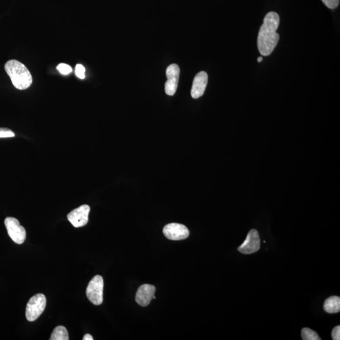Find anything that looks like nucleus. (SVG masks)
Instances as JSON below:
<instances>
[{
  "mask_svg": "<svg viewBox=\"0 0 340 340\" xmlns=\"http://www.w3.org/2000/svg\"><path fill=\"white\" fill-rule=\"evenodd\" d=\"M279 24L280 17L278 13L270 12L265 15L257 39L258 48L262 56H269L278 45L280 36L277 31Z\"/></svg>",
  "mask_w": 340,
  "mask_h": 340,
  "instance_id": "obj_1",
  "label": "nucleus"
},
{
  "mask_svg": "<svg viewBox=\"0 0 340 340\" xmlns=\"http://www.w3.org/2000/svg\"><path fill=\"white\" fill-rule=\"evenodd\" d=\"M103 279L100 275H96L89 282L86 294L89 300L94 305L99 306L103 303Z\"/></svg>",
  "mask_w": 340,
  "mask_h": 340,
  "instance_id": "obj_4",
  "label": "nucleus"
},
{
  "mask_svg": "<svg viewBox=\"0 0 340 340\" xmlns=\"http://www.w3.org/2000/svg\"><path fill=\"white\" fill-rule=\"evenodd\" d=\"M5 70L16 89L26 90L31 86V73L23 63L15 59L10 60L5 64Z\"/></svg>",
  "mask_w": 340,
  "mask_h": 340,
  "instance_id": "obj_2",
  "label": "nucleus"
},
{
  "mask_svg": "<svg viewBox=\"0 0 340 340\" xmlns=\"http://www.w3.org/2000/svg\"><path fill=\"white\" fill-rule=\"evenodd\" d=\"M75 73L76 76L80 79L85 78V68L83 65H77L76 66Z\"/></svg>",
  "mask_w": 340,
  "mask_h": 340,
  "instance_id": "obj_18",
  "label": "nucleus"
},
{
  "mask_svg": "<svg viewBox=\"0 0 340 340\" xmlns=\"http://www.w3.org/2000/svg\"><path fill=\"white\" fill-rule=\"evenodd\" d=\"M258 62H260L263 61V57H259V58L257 59Z\"/></svg>",
  "mask_w": 340,
  "mask_h": 340,
  "instance_id": "obj_21",
  "label": "nucleus"
},
{
  "mask_svg": "<svg viewBox=\"0 0 340 340\" xmlns=\"http://www.w3.org/2000/svg\"><path fill=\"white\" fill-rule=\"evenodd\" d=\"M5 224L11 239L18 245L24 243L26 239V231L18 219L10 217L5 219Z\"/></svg>",
  "mask_w": 340,
  "mask_h": 340,
  "instance_id": "obj_5",
  "label": "nucleus"
},
{
  "mask_svg": "<svg viewBox=\"0 0 340 340\" xmlns=\"http://www.w3.org/2000/svg\"><path fill=\"white\" fill-rule=\"evenodd\" d=\"M180 73V68L176 64H172L167 68V81L164 85V90H165L166 95L173 96L176 93L178 81H179Z\"/></svg>",
  "mask_w": 340,
  "mask_h": 340,
  "instance_id": "obj_8",
  "label": "nucleus"
},
{
  "mask_svg": "<svg viewBox=\"0 0 340 340\" xmlns=\"http://www.w3.org/2000/svg\"><path fill=\"white\" fill-rule=\"evenodd\" d=\"M331 336H332V338L334 340H339L340 339V326H336L332 331L331 333Z\"/></svg>",
  "mask_w": 340,
  "mask_h": 340,
  "instance_id": "obj_19",
  "label": "nucleus"
},
{
  "mask_svg": "<svg viewBox=\"0 0 340 340\" xmlns=\"http://www.w3.org/2000/svg\"><path fill=\"white\" fill-rule=\"evenodd\" d=\"M260 248V238L259 232L256 229H251L245 241L238 248V251L243 254H252L259 251Z\"/></svg>",
  "mask_w": 340,
  "mask_h": 340,
  "instance_id": "obj_9",
  "label": "nucleus"
},
{
  "mask_svg": "<svg viewBox=\"0 0 340 340\" xmlns=\"http://www.w3.org/2000/svg\"><path fill=\"white\" fill-rule=\"evenodd\" d=\"M57 69L59 71L62 75H67L68 74L72 72V68L70 65L65 64V63H61L57 67Z\"/></svg>",
  "mask_w": 340,
  "mask_h": 340,
  "instance_id": "obj_15",
  "label": "nucleus"
},
{
  "mask_svg": "<svg viewBox=\"0 0 340 340\" xmlns=\"http://www.w3.org/2000/svg\"><path fill=\"white\" fill-rule=\"evenodd\" d=\"M322 1L330 9H335L339 4V0H322Z\"/></svg>",
  "mask_w": 340,
  "mask_h": 340,
  "instance_id": "obj_17",
  "label": "nucleus"
},
{
  "mask_svg": "<svg viewBox=\"0 0 340 340\" xmlns=\"http://www.w3.org/2000/svg\"><path fill=\"white\" fill-rule=\"evenodd\" d=\"M207 82L208 75L205 71H201L195 76L191 90V95L194 99H197L204 95Z\"/></svg>",
  "mask_w": 340,
  "mask_h": 340,
  "instance_id": "obj_11",
  "label": "nucleus"
},
{
  "mask_svg": "<svg viewBox=\"0 0 340 340\" xmlns=\"http://www.w3.org/2000/svg\"><path fill=\"white\" fill-rule=\"evenodd\" d=\"M90 211L89 205H83L76 208L68 214L67 218L71 224L75 227L86 226L89 223V216Z\"/></svg>",
  "mask_w": 340,
  "mask_h": 340,
  "instance_id": "obj_6",
  "label": "nucleus"
},
{
  "mask_svg": "<svg viewBox=\"0 0 340 340\" xmlns=\"http://www.w3.org/2000/svg\"><path fill=\"white\" fill-rule=\"evenodd\" d=\"M15 137L13 132L8 128H0V138H12Z\"/></svg>",
  "mask_w": 340,
  "mask_h": 340,
  "instance_id": "obj_16",
  "label": "nucleus"
},
{
  "mask_svg": "<svg viewBox=\"0 0 340 340\" xmlns=\"http://www.w3.org/2000/svg\"><path fill=\"white\" fill-rule=\"evenodd\" d=\"M163 231L167 239L173 241L186 239L190 235L187 227L184 225L178 223H170L166 225L164 227Z\"/></svg>",
  "mask_w": 340,
  "mask_h": 340,
  "instance_id": "obj_7",
  "label": "nucleus"
},
{
  "mask_svg": "<svg viewBox=\"0 0 340 340\" xmlns=\"http://www.w3.org/2000/svg\"><path fill=\"white\" fill-rule=\"evenodd\" d=\"M83 340H93V338L91 334H86L85 335L83 336Z\"/></svg>",
  "mask_w": 340,
  "mask_h": 340,
  "instance_id": "obj_20",
  "label": "nucleus"
},
{
  "mask_svg": "<svg viewBox=\"0 0 340 340\" xmlns=\"http://www.w3.org/2000/svg\"><path fill=\"white\" fill-rule=\"evenodd\" d=\"M302 338L304 340H320L316 331L311 330L308 328H304L301 331Z\"/></svg>",
  "mask_w": 340,
  "mask_h": 340,
  "instance_id": "obj_14",
  "label": "nucleus"
},
{
  "mask_svg": "<svg viewBox=\"0 0 340 340\" xmlns=\"http://www.w3.org/2000/svg\"><path fill=\"white\" fill-rule=\"evenodd\" d=\"M324 309L328 313H337L340 311V298L338 296H331L325 301Z\"/></svg>",
  "mask_w": 340,
  "mask_h": 340,
  "instance_id": "obj_12",
  "label": "nucleus"
},
{
  "mask_svg": "<svg viewBox=\"0 0 340 340\" xmlns=\"http://www.w3.org/2000/svg\"><path fill=\"white\" fill-rule=\"evenodd\" d=\"M69 339L68 330L62 326L55 328L50 338V340H69Z\"/></svg>",
  "mask_w": 340,
  "mask_h": 340,
  "instance_id": "obj_13",
  "label": "nucleus"
},
{
  "mask_svg": "<svg viewBox=\"0 0 340 340\" xmlns=\"http://www.w3.org/2000/svg\"><path fill=\"white\" fill-rule=\"evenodd\" d=\"M155 291L156 287L150 284L142 285L139 287L138 291L136 292V303L142 307L147 306L153 299H156Z\"/></svg>",
  "mask_w": 340,
  "mask_h": 340,
  "instance_id": "obj_10",
  "label": "nucleus"
},
{
  "mask_svg": "<svg viewBox=\"0 0 340 340\" xmlns=\"http://www.w3.org/2000/svg\"><path fill=\"white\" fill-rule=\"evenodd\" d=\"M46 306V298L43 294L33 296L27 303L26 318L30 322H35L42 314Z\"/></svg>",
  "mask_w": 340,
  "mask_h": 340,
  "instance_id": "obj_3",
  "label": "nucleus"
}]
</instances>
